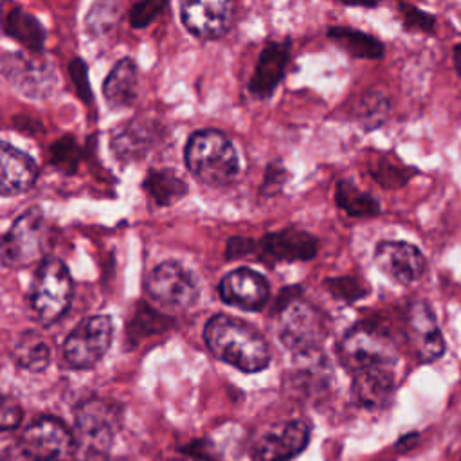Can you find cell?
<instances>
[{"label":"cell","mask_w":461,"mask_h":461,"mask_svg":"<svg viewBox=\"0 0 461 461\" xmlns=\"http://www.w3.org/2000/svg\"><path fill=\"white\" fill-rule=\"evenodd\" d=\"M38 166L27 153L16 149L9 142L0 146V191L4 196L18 194L34 185Z\"/></svg>","instance_id":"d6986e66"},{"label":"cell","mask_w":461,"mask_h":461,"mask_svg":"<svg viewBox=\"0 0 461 461\" xmlns=\"http://www.w3.org/2000/svg\"><path fill=\"white\" fill-rule=\"evenodd\" d=\"M394 391V369L380 367L353 375L351 393L355 402L369 411L384 409Z\"/></svg>","instance_id":"44dd1931"},{"label":"cell","mask_w":461,"mask_h":461,"mask_svg":"<svg viewBox=\"0 0 461 461\" xmlns=\"http://www.w3.org/2000/svg\"><path fill=\"white\" fill-rule=\"evenodd\" d=\"M250 247H252V241L243 240V238H232V240L229 241V247H227L229 258H236V256H241V254H249Z\"/></svg>","instance_id":"74e56055"},{"label":"cell","mask_w":461,"mask_h":461,"mask_svg":"<svg viewBox=\"0 0 461 461\" xmlns=\"http://www.w3.org/2000/svg\"><path fill=\"white\" fill-rule=\"evenodd\" d=\"M376 267L394 283L411 285L421 277L425 258L407 241H380L375 249Z\"/></svg>","instance_id":"9a60e30c"},{"label":"cell","mask_w":461,"mask_h":461,"mask_svg":"<svg viewBox=\"0 0 461 461\" xmlns=\"http://www.w3.org/2000/svg\"><path fill=\"white\" fill-rule=\"evenodd\" d=\"M142 187L149 198L162 207L178 202L187 193L185 182L171 169H149Z\"/></svg>","instance_id":"d4e9b609"},{"label":"cell","mask_w":461,"mask_h":461,"mask_svg":"<svg viewBox=\"0 0 461 461\" xmlns=\"http://www.w3.org/2000/svg\"><path fill=\"white\" fill-rule=\"evenodd\" d=\"M389 113V101L380 92H367L358 103V121L369 131L385 122Z\"/></svg>","instance_id":"f546056e"},{"label":"cell","mask_w":461,"mask_h":461,"mask_svg":"<svg viewBox=\"0 0 461 461\" xmlns=\"http://www.w3.org/2000/svg\"><path fill=\"white\" fill-rule=\"evenodd\" d=\"M47 225L40 209L22 212L2 238L0 254L5 267H25L43 254Z\"/></svg>","instance_id":"30bf717a"},{"label":"cell","mask_w":461,"mask_h":461,"mask_svg":"<svg viewBox=\"0 0 461 461\" xmlns=\"http://www.w3.org/2000/svg\"><path fill=\"white\" fill-rule=\"evenodd\" d=\"M184 160L193 176L207 185H225L240 171V158L230 139L214 128L198 130L187 139Z\"/></svg>","instance_id":"7a4b0ae2"},{"label":"cell","mask_w":461,"mask_h":461,"mask_svg":"<svg viewBox=\"0 0 461 461\" xmlns=\"http://www.w3.org/2000/svg\"><path fill=\"white\" fill-rule=\"evenodd\" d=\"M122 0H95L86 13L85 25L90 34L103 36L110 32L121 20Z\"/></svg>","instance_id":"83f0119b"},{"label":"cell","mask_w":461,"mask_h":461,"mask_svg":"<svg viewBox=\"0 0 461 461\" xmlns=\"http://www.w3.org/2000/svg\"><path fill=\"white\" fill-rule=\"evenodd\" d=\"M346 5H362V7H375L378 5L382 0H339Z\"/></svg>","instance_id":"f35d334b"},{"label":"cell","mask_w":461,"mask_h":461,"mask_svg":"<svg viewBox=\"0 0 461 461\" xmlns=\"http://www.w3.org/2000/svg\"><path fill=\"white\" fill-rule=\"evenodd\" d=\"M369 171L373 178L384 187H400L414 175V169L407 167L398 158L389 155H378L376 158H373L369 164Z\"/></svg>","instance_id":"f1b7e54d"},{"label":"cell","mask_w":461,"mask_h":461,"mask_svg":"<svg viewBox=\"0 0 461 461\" xmlns=\"http://www.w3.org/2000/svg\"><path fill=\"white\" fill-rule=\"evenodd\" d=\"M310 439V427L303 420H286L267 427L254 443L258 461H288L295 457Z\"/></svg>","instance_id":"7c38bea8"},{"label":"cell","mask_w":461,"mask_h":461,"mask_svg":"<svg viewBox=\"0 0 461 461\" xmlns=\"http://www.w3.org/2000/svg\"><path fill=\"white\" fill-rule=\"evenodd\" d=\"M139 68L131 58L119 59L103 83V95L110 108H128L137 97Z\"/></svg>","instance_id":"7402d4cb"},{"label":"cell","mask_w":461,"mask_h":461,"mask_svg":"<svg viewBox=\"0 0 461 461\" xmlns=\"http://www.w3.org/2000/svg\"><path fill=\"white\" fill-rule=\"evenodd\" d=\"M286 180H288V171L281 166V162H272L267 167V173H265V178L261 184V193L265 196H272L285 185Z\"/></svg>","instance_id":"e575fe53"},{"label":"cell","mask_w":461,"mask_h":461,"mask_svg":"<svg viewBox=\"0 0 461 461\" xmlns=\"http://www.w3.org/2000/svg\"><path fill=\"white\" fill-rule=\"evenodd\" d=\"M49 153L50 162L65 173H74L81 160V148L72 135H63L58 140H54L50 144Z\"/></svg>","instance_id":"4dcf8cb0"},{"label":"cell","mask_w":461,"mask_h":461,"mask_svg":"<svg viewBox=\"0 0 461 461\" xmlns=\"http://www.w3.org/2000/svg\"><path fill=\"white\" fill-rule=\"evenodd\" d=\"M167 0H139L131 5L128 16H130V25L133 29H144L149 23L157 20V16L166 9Z\"/></svg>","instance_id":"1f68e13d"},{"label":"cell","mask_w":461,"mask_h":461,"mask_svg":"<svg viewBox=\"0 0 461 461\" xmlns=\"http://www.w3.org/2000/svg\"><path fill=\"white\" fill-rule=\"evenodd\" d=\"M330 288H333L339 297H346V299H357L362 297V290H360V283L357 279H331Z\"/></svg>","instance_id":"8d00e7d4"},{"label":"cell","mask_w":461,"mask_h":461,"mask_svg":"<svg viewBox=\"0 0 461 461\" xmlns=\"http://www.w3.org/2000/svg\"><path fill=\"white\" fill-rule=\"evenodd\" d=\"M218 292L223 303L241 310L256 312L267 304L270 288L259 272L250 268H236L223 276Z\"/></svg>","instance_id":"2e32d148"},{"label":"cell","mask_w":461,"mask_h":461,"mask_svg":"<svg viewBox=\"0 0 461 461\" xmlns=\"http://www.w3.org/2000/svg\"><path fill=\"white\" fill-rule=\"evenodd\" d=\"M121 425V407L104 398H90L76 407L74 461H106Z\"/></svg>","instance_id":"3957f363"},{"label":"cell","mask_w":461,"mask_h":461,"mask_svg":"<svg viewBox=\"0 0 461 461\" xmlns=\"http://www.w3.org/2000/svg\"><path fill=\"white\" fill-rule=\"evenodd\" d=\"M261 247L272 261H306L317 254V240L295 227L267 234Z\"/></svg>","instance_id":"ffe728a7"},{"label":"cell","mask_w":461,"mask_h":461,"mask_svg":"<svg viewBox=\"0 0 461 461\" xmlns=\"http://www.w3.org/2000/svg\"><path fill=\"white\" fill-rule=\"evenodd\" d=\"M4 79L29 99H47L56 92L59 76L50 59L23 52H5L0 59Z\"/></svg>","instance_id":"8992f818"},{"label":"cell","mask_w":461,"mask_h":461,"mask_svg":"<svg viewBox=\"0 0 461 461\" xmlns=\"http://www.w3.org/2000/svg\"><path fill=\"white\" fill-rule=\"evenodd\" d=\"M20 448L32 461H74L76 438L61 420L41 416L22 432Z\"/></svg>","instance_id":"ba28073f"},{"label":"cell","mask_w":461,"mask_h":461,"mask_svg":"<svg viewBox=\"0 0 461 461\" xmlns=\"http://www.w3.org/2000/svg\"><path fill=\"white\" fill-rule=\"evenodd\" d=\"M112 321L106 315L83 319L65 339L63 357L76 369L94 367L112 344Z\"/></svg>","instance_id":"8fae6325"},{"label":"cell","mask_w":461,"mask_h":461,"mask_svg":"<svg viewBox=\"0 0 461 461\" xmlns=\"http://www.w3.org/2000/svg\"><path fill=\"white\" fill-rule=\"evenodd\" d=\"M203 339L211 353L245 373H256L270 362V351L263 335L249 322L218 313L203 328Z\"/></svg>","instance_id":"6da1fadb"},{"label":"cell","mask_w":461,"mask_h":461,"mask_svg":"<svg viewBox=\"0 0 461 461\" xmlns=\"http://www.w3.org/2000/svg\"><path fill=\"white\" fill-rule=\"evenodd\" d=\"M328 36L337 41L353 58L360 59H380L384 56V45L378 38L342 25H333L328 29Z\"/></svg>","instance_id":"cb8c5ba5"},{"label":"cell","mask_w":461,"mask_h":461,"mask_svg":"<svg viewBox=\"0 0 461 461\" xmlns=\"http://www.w3.org/2000/svg\"><path fill=\"white\" fill-rule=\"evenodd\" d=\"M72 299V279L65 263L58 258H47L40 263L29 292V303L43 324L59 321Z\"/></svg>","instance_id":"5b68a950"},{"label":"cell","mask_w":461,"mask_h":461,"mask_svg":"<svg viewBox=\"0 0 461 461\" xmlns=\"http://www.w3.org/2000/svg\"><path fill=\"white\" fill-rule=\"evenodd\" d=\"M328 335V324L321 312L301 299H290L281 310L279 337L294 355L319 351Z\"/></svg>","instance_id":"52a82bcc"},{"label":"cell","mask_w":461,"mask_h":461,"mask_svg":"<svg viewBox=\"0 0 461 461\" xmlns=\"http://www.w3.org/2000/svg\"><path fill=\"white\" fill-rule=\"evenodd\" d=\"M335 200H337V205L342 211H346L349 216H373V214H378L380 211L378 202L371 194L360 191L349 180H340L337 184Z\"/></svg>","instance_id":"4316f807"},{"label":"cell","mask_w":461,"mask_h":461,"mask_svg":"<svg viewBox=\"0 0 461 461\" xmlns=\"http://www.w3.org/2000/svg\"><path fill=\"white\" fill-rule=\"evenodd\" d=\"M68 76L72 79V85L76 88L77 97L85 103V104H92L94 101V92L90 86V79H88V67L81 58H74L68 63Z\"/></svg>","instance_id":"836d02e7"},{"label":"cell","mask_w":461,"mask_h":461,"mask_svg":"<svg viewBox=\"0 0 461 461\" xmlns=\"http://www.w3.org/2000/svg\"><path fill=\"white\" fill-rule=\"evenodd\" d=\"M290 50L292 41L281 40V41H267L261 49L254 74L249 81V90L258 97H268L276 92L277 85L285 77L286 65L290 61Z\"/></svg>","instance_id":"ac0fdd59"},{"label":"cell","mask_w":461,"mask_h":461,"mask_svg":"<svg viewBox=\"0 0 461 461\" xmlns=\"http://www.w3.org/2000/svg\"><path fill=\"white\" fill-rule=\"evenodd\" d=\"M454 67H456V70H457V74L461 77V43H457L454 47Z\"/></svg>","instance_id":"ab89813d"},{"label":"cell","mask_w":461,"mask_h":461,"mask_svg":"<svg viewBox=\"0 0 461 461\" xmlns=\"http://www.w3.org/2000/svg\"><path fill=\"white\" fill-rule=\"evenodd\" d=\"M4 32L9 38L16 40L25 49H29L31 52L40 54L45 47V40H47L45 27L34 14H31L22 7H13L7 13L4 20Z\"/></svg>","instance_id":"603a6c76"},{"label":"cell","mask_w":461,"mask_h":461,"mask_svg":"<svg viewBox=\"0 0 461 461\" xmlns=\"http://www.w3.org/2000/svg\"><path fill=\"white\" fill-rule=\"evenodd\" d=\"M184 27L200 40H218L227 34L232 22L230 0H182Z\"/></svg>","instance_id":"4fadbf2b"},{"label":"cell","mask_w":461,"mask_h":461,"mask_svg":"<svg viewBox=\"0 0 461 461\" xmlns=\"http://www.w3.org/2000/svg\"><path fill=\"white\" fill-rule=\"evenodd\" d=\"M22 421V407L11 400L9 396H4L2 407H0V427L2 430H13Z\"/></svg>","instance_id":"d590c367"},{"label":"cell","mask_w":461,"mask_h":461,"mask_svg":"<svg viewBox=\"0 0 461 461\" xmlns=\"http://www.w3.org/2000/svg\"><path fill=\"white\" fill-rule=\"evenodd\" d=\"M342 366L351 373L396 367V348L387 331L375 322H358L346 331L339 346Z\"/></svg>","instance_id":"277c9868"},{"label":"cell","mask_w":461,"mask_h":461,"mask_svg":"<svg viewBox=\"0 0 461 461\" xmlns=\"http://www.w3.org/2000/svg\"><path fill=\"white\" fill-rule=\"evenodd\" d=\"M407 342L420 362H432L445 351V340L427 303L414 301L405 313Z\"/></svg>","instance_id":"5bb4252c"},{"label":"cell","mask_w":461,"mask_h":461,"mask_svg":"<svg viewBox=\"0 0 461 461\" xmlns=\"http://www.w3.org/2000/svg\"><path fill=\"white\" fill-rule=\"evenodd\" d=\"M146 294L166 310H187L200 294L194 276L176 261L157 265L146 277Z\"/></svg>","instance_id":"9c48e42d"},{"label":"cell","mask_w":461,"mask_h":461,"mask_svg":"<svg viewBox=\"0 0 461 461\" xmlns=\"http://www.w3.org/2000/svg\"><path fill=\"white\" fill-rule=\"evenodd\" d=\"M158 139V121L151 117H133L113 130L110 148L122 162L142 158Z\"/></svg>","instance_id":"e0dca14e"},{"label":"cell","mask_w":461,"mask_h":461,"mask_svg":"<svg viewBox=\"0 0 461 461\" xmlns=\"http://www.w3.org/2000/svg\"><path fill=\"white\" fill-rule=\"evenodd\" d=\"M398 9H400V14H402L403 27L407 31H420V32H427V34L434 32L436 18L432 14L418 9L416 5L405 4V2H400Z\"/></svg>","instance_id":"d6a6232c"},{"label":"cell","mask_w":461,"mask_h":461,"mask_svg":"<svg viewBox=\"0 0 461 461\" xmlns=\"http://www.w3.org/2000/svg\"><path fill=\"white\" fill-rule=\"evenodd\" d=\"M13 360L27 371H43L50 362V349L36 331H23L13 348Z\"/></svg>","instance_id":"484cf974"}]
</instances>
